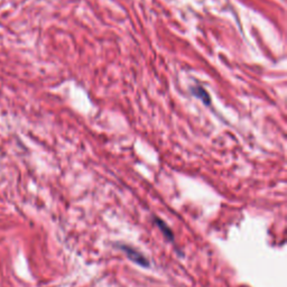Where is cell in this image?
<instances>
[{
	"label": "cell",
	"mask_w": 287,
	"mask_h": 287,
	"mask_svg": "<svg viewBox=\"0 0 287 287\" xmlns=\"http://www.w3.org/2000/svg\"><path fill=\"white\" fill-rule=\"evenodd\" d=\"M118 247L120 248L126 255H127V257L131 261L136 262L137 265H139L141 267H146V268L151 266V264H149V260L147 259V257L144 256L137 249L128 246V244H119Z\"/></svg>",
	"instance_id": "6da1fadb"
},
{
	"label": "cell",
	"mask_w": 287,
	"mask_h": 287,
	"mask_svg": "<svg viewBox=\"0 0 287 287\" xmlns=\"http://www.w3.org/2000/svg\"><path fill=\"white\" fill-rule=\"evenodd\" d=\"M154 220H155V222H156L158 228L160 229L161 233H163V235H164L167 239H169L170 241H174V235H173V231H172V229L170 228V227L167 225L163 220L157 218V217H155Z\"/></svg>",
	"instance_id": "7a4b0ae2"
}]
</instances>
